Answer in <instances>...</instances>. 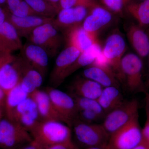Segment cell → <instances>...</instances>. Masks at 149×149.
<instances>
[{
	"instance_id": "cell-1",
	"label": "cell",
	"mask_w": 149,
	"mask_h": 149,
	"mask_svg": "<svg viewBox=\"0 0 149 149\" xmlns=\"http://www.w3.org/2000/svg\"><path fill=\"white\" fill-rule=\"evenodd\" d=\"M71 127L57 120H40L30 132L41 148L72 141Z\"/></svg>"
},
{
	"instance_id": "cell-2",
	"label": "cell",
	"mask_w": 149,
	"mask_h": 149,
	"mask_svg": "<svg viewBox=\"0 0 149 149\" xmlns=\"http://www.w3.org/2000/svg\"><path fill=\"white\" fill-rule=\"evenodd\" d=\"M33 141L28 130L6 117L0 120V148L19 149Z\"/></svg>"
},
{
	"instance_id": "cell-3",
	"label": "cell",
	"mask_w": 149,
	"mask_h": 149,
	"mask_svg": "<svg viewBox=\"0 0 149 149\" xmlns=\"http://www.w3.org/2000/svg\"><path fill=\"white\" fill-rule=\"evenodd\" d=\"M72 127L77 141L86 149L106 147L109 135L102 124L86 123L78 120Z\"/></svg>"
},
{
	"instance_id": "cell-4",
	"label": "cell",
	"mask_w": 149,
	"mask_h": 149,
	"mask_svg": "<svg viewBox=\"0 0 149 149\" xmlns=\"http://www.w3.org/2000/svg\"><path fill=\"white\" fill-rule=\"evenodd\" d=\"M27 39L30 42L42 48L51 58L58 53L63 41L59 30L52 22L37 27Z\"/></svg>"
},
{
	"instance_id": "cell-5",
	"label": "cell",
	"mask_w": 149,
	"mask_h": 149,
	"mask_svg": "<svg viewBox=\"0 0 149 149\" xmlns=\"http://www.w3.org/2000/svg\"><path fill=\"white\" fill-rule=\"evenodd\" d=\"M139 115L109 136L106 149H133L142 142Z\"/></svg>"
},
{
	"instance_id": "cell-6",
	"label": "cell",
	"mask_w": 149,
	"mask_h": 149,
	"mask_svg": "<svg viewBox=\"0 0 149 149\" xmlns=\"http://www.w3.org/2000/svg\"><path fill=\"white\" fill-rule=\"evenodd\" d=\"M139 102L135 99L125 100L106 115L102 124L109 136L139 115Z\"/></svg>"
},
{
	"instance_id": "cell-7",
	"label": "cell",
	"mask_w": 149,
	"mask_h": 149,
	"mask_svg": "<svg viewBox=\"0 0 149 149\" xmlns=\"http://www.w3.org/2000/svg\"><path fill=\"white\" fill-rule=\"evenodd\" d=\"M46 92L63 121L72 127L78 120L79 112L72 96L54 88H49Z\"/></svg>"
},
{
	"instance_id": "cell-8",
	"label": "cell",
	"mask_w": 149,
	"mask_h": 149,
	"mask_svg": "<svg viewBox=\"0 0 149 149\" xmlns=\"http://www.w3.org/2000/svg\"><path fill=\"white\" fill-rule=\"evenodd\" d=\"M143 62L140 57L135 54H127L123 56L121 68L128 90L133 93L144 90L143 80Z\"/></svg>"
},
{
	"instance_id": "cell-9",
	"label": "cell",
	"mask_w": 149,
	"mask_h": 149,
	"mask_svg": "<svg viewBox=\"0 0 149 149\" xmlns=\"http://www.w3.org/2000/svg\"><path fill=\"white\" fill-rule=\"evenodd\" d=\"M126 43L120 33H112L107 38L102 52L116 78L123 81L121 68V62L126 50Z\"/></svg>"
},
{
	"instance_id": "cell-10",
	"label": "cell",
	"mask_w": 149,
	"mask_h": 149,
	"mask_svg": "<svg viewBox=\"0 0 149 149\" xmlns=\"http://www.w3.org/2000/svg\"><path fill=\"white\" fill-rule=\"evenodd\" d=\"M80 51L72 46H67L59 54L50 76V83L56 88L64 80V76L70 67L80 55Z\"/></svg>"
},
{
	"instance_id": "cell-11",
	"label": "cell",
	"mask_w": 149,
	"mask_h": 149,
	"mask_svg": "<svg viewBox=\"0 0 149 149\" xmlns=\"http://www.w3.org/2000/svg\"><path fill=\"white\" fill-rule=\"evenodd\" d=\"M25 62L26 61L22 56H15L0 69V88L6 95L20 83Z\"/></svg>"
},
{
	"instance_id": "cell-12",
	"label": "cell",
	"mask_w": 149,
	"mask_h": 149,
	"mask_svg": "<svg viewBox=\"0 0 149 149\" xmlns=\"http://www.w3.org/2000/svg\"><path fill=\"white\" fill-rule=\"evenodd\" d=\"M40 118L37 104L29 96L17 107L12 120L17 123L30 133L40 121Z\"/></svg>"
},
{
	"instance_id": "cell-13",
	"label": "cell",
	"mask_w": 149,
	"mask_h": 149,
	"mask_svg": "<svg viewBox=\"0 0 149 149\" xmlns=\"http://www.w3.org/2000/svg\"><path fill=\"white\" fill-rule=\"evenodd\" d=\"M88 9L83 6L62 9L54 19L53 24L59 31L80 25L88 15Z\"/></svg>"
},
{
	"instance_id": "cell-14",
	"label": "cell",
	"mask_w": 149,
	"mask_h": 149,
	"mask_svg": "<svg viewBox=\"0 0 149 149\" xmlns=\"http://www.w3.org/2000/svg\"><path fill=\"white\" fill-rule=\"evenodd\" d=\"M88 14L83 22V28L91 34L97 35L100 29L108 25L112 19L109 10L95 3L90 8Z\"/></svg>"
},
{
	"instance_id": "cell-15",
	"label": "cell",
	"mask_w": 149,
	"mask_h": 149,
	"mask_svg": "<svg viewBox=\"0 0 149 149\" xmlns=\"http://www.w3.org/2000/svg\"><path fill=\"white\" fill-rule=\"evenodd\" d=\"M54 19L40 15L17 17L8 13L7 20L16 29L20 37L28 38L35 29L47 23H52Z\"/></svg>"
},
{
	"instance_id": "cell-16",
	"label": "cell",
	"mask_w": 149,
	"mask_h": 149,
	"mask_svg": "<svg viewBox=\"0 0 149 149\" xmlns=\"http://www.w3.org/2000/svg\"><path fill=\"white\" fill-rule=\"evenodd\" d=\"M22 56L43 77L47 72L49 57L39 46L29 42L23 45Z\"/></svg>"
},
{
	"instance_id": "cell-17",
	"label": "cell",
	"mask_w": 149,
	"mask_h": 149,
	"mask_svg": "<svg viewBox=\"0 0 149 149\" xmlns=\"http://www.w3.org/2000/svg\"><path fill=\"white\" fill-rule=\"evenodd\" d=\"M64 36L68 46L77 48L82 53L98 42L97 35L85 31L82 24L65 30Z\"/></svg>"
},
{
	"instance_id": "cell-18",
	"label": "cell",
	"mask_w": 149,
	"mask_h": 149,
	"mask_svg": "<svg viewBox=\"0 0 149 149\" xmlns=\"http://www.w3.org/2000/svg\"><path fill=\"white\" fill-rule=\"evenodd\" d=\"M29 96L36 103L40 118L42 119V120H57L63 122L55 109L46 91L38 89L31 93Z\"/></svg>"
},
{
	"instance_id": "cell-19",
	"label": "cell",
	"mask_w": 149,
	"mask_h": 149,
	"mask_svg": "<svg viewBox=\"0 0 149 149\" xmlns=\"http://www.w3.org/2000/svg\"><path fill=\"white\" fill-rule=\"evenodd\" d=\"M128 40L140 58L149 55V37L139 25L130 24L126 30Z\"/></svg>"
},
{
	"instance_id": "cell-20",
	"label": "cell",
	"mask_w": 149,
	"mask_h": 149,
	"mask_svg": "<svg viewBox=\"0 0 149 149\" xmlns=\"http://www.w3.org/2000/svg\"><path fill=\"white\" fill-rule=\"evenodd\" d=\"M71 94L88 98L97 100L103 88L98 83L85 77H78L70 85Z\"/></svg>"
},
{
	"instance_id": "cell-21",
	"label": "cell",
	"mask_w": 149,
	"mask_h": 149,
	"mask_svg": "<svg viewBox=\"0 0 149 149\" xmlns=\"http://www.w3.org/2000/svg\"><path fill=\"white\" fill-rule=\"evenodd\" d=\"M83 77L95 81L103 88L116 86L118 87V80L111 69L95 65L88 66L83 72Z\"/></svg>"
},
{
	"instance_id": "cell-22",
	"label": "cell",
	"mask_w": 149,
	"mask_h": 149,
	"mask_svg": "<svg viewBox=\"0 0 149 149\" xmlns=\"http://www.w3.org/2000/svg\"><path fill=\"white\" fill-rule=\"evenodd\" d=\"M97 100L107 114L120 106L125 100L118 87L110 86L103 88Z\"/></svg>"
},
{
	"instance_id": "cell-23",
	"label": "cell",
	"mask_w": 149,
	"mask_h": 149,
	"mask_svg": "<svg viewBox=\"0 0 149 149\" xmlns=\"http://www.w3.org/2000/svg\"><path fill=\"white\" fill-rule=\"evenodd\" d=\"M102 51V48L98 42H97L87 50L81 53L76 61L65 72L64 76V80L77 70L83 67L91 65Z\"/></svg>"
},
{
	"instance_id": "cell-24",
	"label": "cell",
	"mask_w": 149,
	"mask_h": 149,
	"mask_svg": "<svg viewBox=\"0 0 149 149\" xmlns=\"http://www.w3.org/2000/svg\"><path fill=\"white\" fill-rule=\"evenodd\" d=\"M25 61L26 62L19 84L22 89L30 95L42 85L43 76L26 60Z\"/></svg>"
},
{
	"instance_id": "cell-25",
	"label": "cell",
	"mask_w": 149,
	"mask_h": 149,
	"mask_svg": "<svg viewBox=\"0 0 149 149\" xmlns=\"http://www.w3.org/2000/svg\"><path fill=\"white\" fill-rule=\"evenodd\" d=\"M5 114L6 117L12 120L14 112L17 107L29 95L22 88L20 84H18L12 89L6 95Z\"/></svg>"
},
{
	"instance_id": "cell-26",
	"label": "cell",
	"mask_w": 149,
	"mask_h": 149,
	"mask_svg": "<svg viewBox=\"0 0 149 149\" xmlns=\"http://www.w3.org/2000/svg\"><path fill=\"white\" fill-rule=\"evenodd\" d=\"M125 8L140 27L143 28L149 26V0H144L140 3H129Z\"/></svg>"
},
{
	"instance_id": "cell-27",
	"label": "cell",
	"mask_w": 149,
	"mask_h": 149,
	"mask_svg": "<svg viewBox=\"0 0 149 149\" xmlns=\"http://www.w3.org/2000/svg\"><path fill=\"white\" fill-rule=\"evenodd\" d=\"M0 37L6 43L13 52L22 49L23 45L21 37L15 27L8 20L0 25Z\"/></svg>"
},
{
	"instance_id": "cell-28",
	"label": "cell",
	"mask_w": 149,
	"mask_h": 149,
	"mask_svg": "<svg viewBox=\"0 0 149 149\" xmlns=\"http://www.w3.org/2000/svg\"><path fill=\"white\" fill-rule=\"evenodd\" d=\"M38 15L45 17L55 18L59 11L46 0H24Z\"/></svg>"
},
{
	"instance_id": "cell-29",
	"label": "cell",
	"mask_w": 149,
	"mask_h": 149,
	"mask_svg": "<svg viewBox=\"0 0 149 149\" xmlns=\"http://www.w3.org/2000/svg\"><path fill=\"white\" fill-rule=\"evenodd\" d=\"M70 95L74 99L78 110H88L93 111L102 117L104 118L106 114L97 100L79 97L72 94Z\"/></svg>"
},
{
	"instance_id": "cell-30",
	"label": "cell",
	"mask_w": 149,
	"mask_h": 149,
	"mask_svg": "<svg viewBox=\"0 0 149 149\" xmlns=\"http://www.w3.org/2000/svg\"><path fill=\"white\" fill-rule=\"evenodd\" d=\"M104 118L93 111L82 110L78 112V120L88 123H96Z\"/></svg>"
},
{
	"instance_id": "cell-31",
	"label": "cell",
	"mask_w": 149,
	"mask_h": 149,
	"mask_svg": "<svg viewBox=\"0 0 149 149\" xmlns=\"http://www.w3.org/2000/svg\"><path fill=\"white\" fill-rule=\"evenodd\" d=\"M130 0H102L103 3L109 10L116 13L121 14Z\"/></svg>"
},
{
	"instance_id": "cell-32",
	"label": "cell",
	"mask_w": 149,
	"mask_h": 149,
	"mask_svg": "<svg viewBox=\"0 0 149 149\" xmlns=\"http://www.w3.org/2000/svg\"><path fill=\"white\" fill-rule=\"evenodd\" d=\"M95 3L93 0H60L61 9H66L77 6H83L90 8Z\"/></svg>"
},
{
	"instance_id": "cell-33",
	"label": "cell",
	"mask_w": 149,
	"mask_h": 149,
	"mask_svg": "<svg viewBox=\"0 0 149 149\" xmlns=\"http://www.w3.org/2000/svg\"><path fill=\"white\" fill-rule=\"evenodd\" d=\"M11 14L17 17H24L31 15H39L32 10L24 0L22 1L20 4Z\"/></svg>"
},
{
	"instance_id": "cell-34",
	"label": "cell",
	"mask_w": 149,
	"mask_h": 149,
	"mask_svg": "<svg viewBox=\"0 0 149 149\" xmlns=\"http://www.w3.org/2000/svg\"><path fill=\"white\" fill-rule=\"evenodd\" d=\"M40 149H79L73 141L69 143H63L52 145Z\"/></svg>"
},
{
	"instance_id": "cell-35",
	"label": "cell",
	"mask_w": 149,
	"mask_h": 149,
	"mask_svg": "<svg viewBox=\"0 0 149 149\" xmlns=\"http://www.w3.org/2000/svg\"><path fill=\"white\" fill-rule=\"evenodd\" d=\"M142 141L149 146V118H147L144 128L142 129Z\"/></svg>"
},
{
	"instance_id": "cell-36",
	"label": "cell",
	"mask_w": 149,
	"mask_h": 149,
	"mask_svg": "<svg viewBox=\"0 0 149 149\" xmlns=\"http://www.w3.org/2000/svg\"><path fill=\"white\" fill-rule=\"evenodd\" d=\"M22 0H7L6 5L7 9L10 13H13Z\"/></svg>"
},
{
	"instance_id": "cell-37",
	"label": "cell",
	"mask_w": 149,
	"mask_h": 149,
	"mask_svg": "<svg viewBox=\"0 0 149 149\" xmlns=\"http://www.w3.org/2000/svg\"><path fill=\"white\" fill-rule=\"evenodd\" d=\"M15 56L12 54H5L0 55V69L7 63L13 59Z\"/></svg>"
},
{
	"instance_id": "cell-38",
	"label": "cell",
	"mask_w": 149,
	"mask_h": 149,
	"mask_svg": "<svg viewBox=\"0 0 149 149\" xmlns=\"http://www.w3.org/2000/svg\"><path fill=\"white\" fill-rule=\"evenodd\" d=\"M12 51L8 46L2 38L0 37V55L5 54H12Z\"/></svg>"
},
{
	"instance_id": "cell-39",
	"label": "cell",
	"mask_w": 149,
	"mask_h": 149,
	"mask_svg": "<svg viewBox=\"0 0 149 149\" xmlns=\"http://www.w3.org/2000/svg\"><path fill=\"white\" fill-rule=\"evenodd\" d=\"M8 13L6 8L0 6V25L7 20Z\"/></svg>"
},
{
	"instance_id": "cell-40",
	"label": "cell",
	"mask_w": 149,
	"mask_h": 149,
	"mask_svg": "<svg viewBox=\"0 0 149 149\" xmlns=\"http://www.w3.org/2000/svg\"><path fill=\"white\" fill-rule=\"evenodd\" d=\"M6 94L2 88H0V108L4 110L5 106Z\"/></svg>"
},
{
	"instance_id": "cell-41",
	"label": "cell",
	"mask_w": 149,
	"mask_h": 149,
	"mask_svg": "<svg viewBox=\"0 0 149 149\" xmlns=\"http://www.w3.org/2000/svg\"><path fill=\"white\" fill-rule=\"evenodd\" d=\"M19 149H40V147L33 140L32 142L26 144Z\"/></svg>"
},
{
	"instance_id": "cell-42",
	"label": "cell",
	"mask_w": 149,
	"mask_h": 149,
	"mask_svg": "<svg viewBox=\"0 0 149 149\" xmlns=\"http://www.w3.org/2000/svg\"><path fill=\"white\" fill-rule=\"evenodd\" d=\"M48 3L59 11L61 9L60 7V0H46Z\"/></svg>"
},
{
	"instance_id": "cell-43",
	"label": "cell",
	"mask_w": 149,
	"mask_h": 149,
	"mask_svg": "<svg viewBox=\"0 0 149 149\" xmlns=\"http://www.w3.org/2000/svg\"><path fill=\"white\" fill-rule=\"evenodd\" d=\"M133 149H149V146L143 142H141V143Z\"/></svg>"
},
{
	"instance_id": "cell-44",
	"label": "cell",
	"mask_w": 149,
	"mask_h": 149,
	"mask_svg": "<svg viewBox=\"0 0 149 149\" xmlns=\"http://www.w3.org/2000/svg\"><path fill=\"white\" fill-rule=\"evenodd\" d=\"M5 116V114L4 110L0 108V120H1L2 118H3Z\"/></svg>"
},
{
	"instance_id": "cell-45",
	"label": "cell",
	"mask_w": 149,
	"mask_h": 149,
	"mask_svg": "<svg viewBox=\"0 0 149 149\" xmlns=\"http://www.w3.org/2000/svg\"><path fill=\"white\" fill-rule=\"evenodd\" d=\"M7 0H0V6L3 7L6 5Z\"/></svg>"
},
{
	"instance_id": "cell-46",
	"label": "cell",
	"mask_w": 149,
	"mask_h": 149,
	"mask_svg": "<svg viewBox=\"0 0 149 149\" xmlns=\"http://www.w3.org/2000/svg\"><path fill=\"white\" fill-rule=\"evenodd\" d=\"M85 149H106V148H101V147H94V148H88Z\"/></svg>"
},
{
	"instance_id": "cell-47",
	"label": "cell",
	"mask_w": 149,
	"mask_h": 149,
	"mask_svg": "<svg viewBox=\"0 0 149 149\" xmlns=\"http://www.w3.org/2000/svg\"><path fill=\"white\" fill-rule=\"evenodd\" d=\"M147 34H148V35L149 37V29H148V32H147Z\"/></svg>"
},
{
	"instance_id": "cell-48",
	"label": "cell",
	"mask_w": 149,
	"mask_h": 149,
	"mask_svg": "<svg viewBox=\"0 0 149 149\" xmlns=\"http://www.w3.org/2000/svg\"><path fill=\"white\" fill-rule=\"evenodd\" d=\"M143 1H144V0H143Z\"/></svg>"
},
{
	"instance_id": "cell-49",
	"label": "cell",
	"mask_w": 149,
	"mask_h": 149,
	"mask_svg": "<svg viewBox=\"0 0 149 149\" xmlns=\"http://www.w3.org/2000/svg\"></svg>"
}]
</instances>
